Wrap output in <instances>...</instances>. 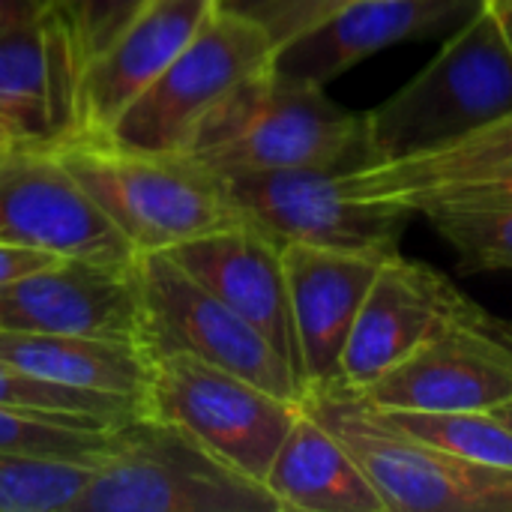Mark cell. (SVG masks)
I'll use <instances>...</instances> for the list:
<instances>
[{
	"mask_svg": "<svg viewBox=\"0 0 512 512\" xmlns=\"http://www.w3.org/2000/svg\"><path fill=\"white\" fill-rule=\"evenodd\" d=\"M0 357L51 384L123 396L147 411L153 357L135 342L0 330Z\"/></svg>",
	"mask_w": 512,
	"mask_h": 512,
	"instance_id": "obj_20",
	"label": "cell"
},
{
	"mask_svg": "<svg viewBox=\"0 0 512 512\" xmlns=\"http://www.w3.org/2000/svg\"><path fill=\"white\" fill-rule=\"evenodd\" d=\"M387 255L312 243H285V282L303 390L339 381L342 354L360 303Z\"/></svg>",
	"mask_w": 512,
	"mask_h": 512,
	"instance_id": "obj_14",
	"label": "cell"
},
{
	"mask_svg": "<svg viewBox=\"0 0 512 512\" xmlns=\"http://www.w3.org/2000/svg\"><path fill=\"white\" fill-rule=\"evenodd\" d=\"M300 408L351 450L387 512H512V471L402 432L354 387H309Z\"/></svg>",
	"mask_w": 512,
	"mask_h": 512,
	"instance_id": "obj_5",
	"label": "cell"
},
{
	"mask_svg": "<svg viewBox=\"0 0 512 512\" xmlns=\"http://www.w3.org/2000/svg\"><path fill=\"white\" fill-rule=\"evenodd\" d=\"M495 414H498V417H501V420H504V423L512 429V396L504 402V405H501V408H495Z\"/></svg>",
	"mask_w": 512,
	"mask_h": 512,
	"instance_id": "obj_32",
	"label": "cell"
},
{
	"mask_svg": "<svg viewBox=\"0 0 512 512\" xmlns=\"http://www.w3.org/2000/svg\"><path fill=\"white\" fill-rule=\"evenodd\" d=\"M483 3H486L489 12L495 15L501 33H504V39H507V45L512 48V0H483Z\"/></svg>",
	"mask_w": 512,
	"mask_h": 512,
	"instance_id": "obj_31",
	"label": "cell"
},
{
	"mask_svg": "<svg viewBox=\"0 0 512 512\" xmlns=\"http://www.w3.org/2000/svg\"><path fill=\"white\" fill-rule=\"evenodd\" d=\"M0 330L96 336L144 348V309L135 270L54 261L0 285Z\"/></svg>",
	"mask_w": 512,
	"mask_h": 512,
	"instance_id": "obj_13",
	"label": "cell"
},
{
	"mask_svg": "<svg viewBox=\"0 0 512 512\" xmlns=\"http://www.w3.org/2000/svg\"><path fill=\"white\" fill-rule=\"evenodd\" d=\"M93 465L0 453V512H72Z\"/></svg>",
	"mask_w": 512,
	"mask_h": 512,
	"instance_id": "obj_26",
	"label": "cell"
},
{
	"mask_svg": "<svg viewBox=\"0 0 512 512\" xmlns=\"http://www.w3.org/2000/svg\"><path fill=\"white\" fill-rule=\"evenodd\" d=\"M72 512H279L264 483L153 414L111 429Z\"/></svg>",
	"mask_w": 512,
	"mask_h": 512,
	"instance_id": "obj_4",
	"label": "cell"
},
{
	"mask_svg": "<svg viewBox=\"0 0 512 512\" xmlns=\"http://www.w3.org/2000/svg\"><path fill=\"white\" fill-rule=\"evenodd\" d=\"M234 213L276 243H312L390 255L417 216L402 204L360 198L345 171L291 168L225 180Z\"/></svg>",
	"mask_w": 512,
	"mask_h": 512,
	"instance_id": "obj_10",
	"label": "cell"
},
{
	"mask_svg": "<svg viewBox=\"0 0 512 512\" xmlns=\"http://www.w3.org/2000/svg\"><path fill=\"white\" fill-rule=\"evenodd\" d=\"M300 402L276 396L192 354L153 357L147 414L177 423L231 468L264 483Z\"/></svg>",
	"mask_w": 512,
	"mask_h": 512,
	"instance_id": "obj_7",
	"label": "cell"
},
{
	"mask_svg": "<svg viewBox=\"0 0 512 512\" xmlns=\"http://www.w3.org/2000/svg\"><path fill=\"white\" fill-rule=\"evenodd\" d=\"M387 423L480 465L512 471V429L495 411H384Z\"/></svg>",
	"mask_w": 512,
	"mask_h": 512,
	"instance_id": "obj_23",
	"label": "cell"
},
{
	"mask_svg": "<svg viewBox=\"0 0 512 512\" xmlns=\"http://www.w3.org/2000/svg\"><path fill=\"white\" fill-rule=\"evenodd\" d=\"M0 405L18 408V411H36L66 420H81L93 426L114 429L138 414H147L138 402L108 393H87L63 384H51L45 378H36L15 363L0 357Z\"/></svg>",
	"mask_w": 512,
	"mask_h": 512,
	"instance_id": "obj_24",
	"label": "cell"
},
{
	"mask_svg": "<svg viewBox=\"0 0 512 512\" xmlns=\"http://www.w3.org/2000/svg\"><path fill=\"white\" fill-rule=\"evenodd\" d=\"M54 261H63V258H54L48 252H36V249H27V246H15V243H3L0 240V285L18 279V276H27L33 270H42Z\"/></svg>",
	"mask_w": 512,
	"mask_h": 512,
	"instance_id": "obj_29",
	"label": "cell"
},
{
	"mask_svg": "<svg viewBox=\"0 0 512 512\" xmlns=\"http://www.w3.org/2000/svg\"><path fill=\"white\" fill-rule=\"evenodd\" d=\"M135 279L144 309V348L150 357L174 351L192 354L276 396L300 402V378L273 342L201 288L165 252L144 255L135 267Z\"/></svg>",
	"mask_w": 512,
	"mask_h": 512,
	"instance_id": "obj_9",
	"label": "cell"
},
{
	"mask_svg": "<svg viewBox=\"0 0 512 512\" xmlns=\"http://www.w3.org/2000/svg\"><path fill=\"white\" fill-rule=\"evenodd\" d=\"M51 150L141 258L240 222L225 180L189 153L126 147L105 135H66Z\"/></svg>",
	"mask_w": 512,
	"mask_h": 512,
	"instance_id": "obj_2",
	"label": "cell"
},
{
	"mask_svg": "<svg viewBox=\"0 0 512 512\" xmlns=\"http://www.w3.org/2000/svg\"><path fill=\"white\" fill-rule=\"evenodd\" d=\"M510 111L512 48L483 3L405 87L366 111L369 150L375 165L426 156Z\"/></svg>",
	"mask_w": 512,
	"mask_h": 512,
	"instance_id": "obj_3",
	"label": "cell"
},
{
	"mask_svg": "<svg viewBox=\"0 0 512 512\" xmlns=\"http://www.w3.org/2000/svg\"><path fill=\"white\" fill-rule=\"evenodd\" d=\"M108 435L105 426L0 405V453L93 465L108 447Z\"/></svg>",
	"mask_w": 512,
	"mask_h": 512,
	"instance_id": "obj_25",
	"label": "cell"
},
{
	"mask_svg": "<svg viewBox=\"0 0 512 512\" xmlns=\"http://www.w3.org/2000/svg\"><path fill=\"white\" fill-rule=\"evenodd\" d=\"M360 393L384 411H495L512 396V321L465 297Z\"/></svg>",
	"mask_w": 512,
	"mask_h": 512,
	"instance_id": "obj_8",
	"label": "cell"
},
{
	"mask_svg": "<svg viewBox=\"0 0 512 512\" xmlns=\"http://www.w3.org/2000/svg\"><path fill=\"white\" fill-rule=\"evenodd\" d=\"M504 159H512V111L444 150L402 162H381L360 171H345V183L360 198L405 207L417 195L459 186L480 174L483 168Z\"/></svg>",
	"mask_w": 512,
	"mask_h": 512,
	"instance_id": "obj_21",
	"label": "cell"
},
{
	"mask_svg": "<svg viewBox=\"0 0 512 512\" xmlns=\"http://www.w3.org/2000/svg\"><path fill=\"white\" fill-rule=\"evenodd\" d=\"M264 489L279 512H387L351 450L303 408L264 474Z\"/></svg>",
	"mask_w": 512,
	"mask_h": 512,
	"instance_id": "obj_19",
	"label": "cell"
},
{
	"mask_svg": "<svg viewBox=\"0 0 512 512\" xmlns=\"http://www.w3.org/2000/svg\"><path fill=\"white\" fill-rule=\"evenodd\" d=\"M480 6L483 0H348L309 30L282 42L273 51L270 69L327 87L384 48L450 36Z\"/></svg>",
	"mask_w": 512,
	"mask_h": 512,
	"instance_id": "obj_12",
	"label": "cell"
},
{
	"mask_svg": "<svg viewBox=\"0 0 512 512\" xmlns=\"http://www.w3.org/2000/svg\"><path fill=\"white\" fill-rule=\"evenodd\" d=\"M423 213L468 270H512V186L471 183L405 204Z\"/></svg>",
	"mask_w": 512,
	"mask_h": 512,
	"instance_id": "obj_22",
	"label": "cell"
},
{
	"mask_svg": "<svg viewBox=\"0 0 512 512\" xmlns=\"http://www.w3.org/2000/svg\"><path fill=\"white\" fill-rule=\"evenodd\" d=\"M273 51L276 45L261 27L216 9L105 138L141 150L183 153L195 126L231 90L270 69Z\"/></svg>",
	"mask_w": 512,
	"mask_h": 512,
	"instance_id": "obj_6",
	"label": "cell"
},
{
	"mask_svg": "<svg viewBox=\"0 0 512 512\" xmlns=\"http://www.w3.org/2000/svg\"><path fill=\"white\" fill-rule=\"evenodd\" d=\"M465 294L432 264L390 252L354 321L348 336L339 384L366 390L405 354H411L459 303Z\"/></svg>",
	"mask_w": 512,
	"mask_h": 512,
	"instance_id": "obj_16",
	"label": "cell"
},
{
	"mask_svg": "<svg viewBox=\"0 0 512 512\" xmlns=\"http://www.w3.org/2000/svg\"><path fill=\"white\" fill-rule=\"evenodd\" d=\"M78 66L57 15L0 30V123L24 144H54L75 132Z\"/></svg>",
	"mask_w": 512,
	"mask_h": 512,
	"instance_id": "obj_18",
	"label": "cell"
},
{
	"mask_svg": "<svg viewBox=\"0 0 512 512\" xmlns=\"http://www.w3.org/2000/svg\"><path fill=\"white\" fill-rule=\"evenodd\" d=\"M216 9L219 0H147L81 69L72 135H108Z\"/></svg>",
	"mask_w": 512,
	"mask_h": 512,
	"instance_id": "obj_15",
	"label": "cell"
},
{
	"mask_svg": "<svg viewBox=\"0 0 512 512\" xmlns=\"http://www.w3.org/2000/svg\"><path fill=\"white\" fill-rule=\"evenodd\" d=\"M0 153H3V150H0Z\"/></svg>",
	"mask_w": 512,
	"mask_h": 512,
	"instance_id": "obj_35",
	"label": "cell"
},
{
	"mask_svg": "<svg viewBox=\"0 0 512 512\" xmlns=\"http://www.w3.org/2000/svg\"><path fill=\"white\" fill-rule=\"evenodd\" d=\"M144 3L147 0H51L48 9L66 33L78 75Z\"/></svg>",
	"mask_w": 512,
	"mask_h": 512,
	"instance_id": "obj_27",
	"label": "cell"
},
{
	"mask_svg": "<svg viewBox=\"0 0 512 512\" xmlns=\"http://www.w3.org/2000/svg\"><path fill=\"white\" fill-rule=\"evenodd\" d=\"M39 3H42V6H51V0H39Z\"/></svg>",
	"mask_w": 512,
	"mask_h": 512,
	"instance_id": "obj_34",
	"label": "cell"
},
{
	"mask_svg": "<svg viewBox=\"0 0 512 512\" xmlns=\"http://www.w3.org/2000/svg\"><path fill=\"white\" fill-rule=\"evenodd\" d=\"M15 144V138H12V132L0 123V150H6V147H12Z\"/></svg>",
	"mask_w": 512,
	"mask_h": 512,
	"instance_id": "obj_33",
	"label": "cell"
},
{
	"mask_svg": "<svg viewBox=\"0 0 512 512\" xmlns=\"http://www.w3.org/2000/svg\"><path fill=\"white\" fill-rule=\"evenodd\" d=\"M45 6L39 0H0V30H9L21 21H30Z\"/></svg>",
	"mask_w": 512,
	"mask_h": 512,
	"instance_id": "obj_30",
	"label": "cell"
},
{
	"mask_svg": "<svg viewBox=\"0 0 512 512\" xmlns=\"http://www.w3.org/2000/svg\"><path fill=\"white\" fill-rule=\"evenodd\" d=\"M0 240L123 273L141 261L51 144L15 141L0 153Z\"/></svg>",
	"mask_w": 512,
	"mask_h": 512,
	"instance_id": "obj_11",
	"label": "cell"
},
{
	"mask_svg": "<svg viewBox=\"0 0 512 512\" xmlns=\"http://www.w3.org/2000/svg\"><path fill=\"white\" fill-rule=\"evenodd\" d=\"M348 0H219V9L261 27L279 48Z\"/></svg>",
	"mask_w": 512,
	"mask_h": 512,
	"instance_id": "obj_28",
	"label": "cell"
},
{
	"mask_svg": "<svg viewBox=\"0 0 512 512\" xmlns=\"http://www.w3.org/2000/svg\"><path fill=\"white\" fill-rule=\"evenodd\" d=\"M165 255L177 261L201 288L243 315L258 333H264L297 372L282 243L240 219L234 225L186 240Z\"/></svg>",
	"mask_w": 512,
	"mask_h": 512,
	"instance_id": "obj_17",
	"label": "cell"
},
{
	"mask_svg": "<svg viewBox=\"0 0 512 512\" xmlns=\"http://www.w3.org/2000/svg\"><path fill=\"white\" fill-rule=\"evenodd\" d=\"M183 153L222 180L291 168L360 171L375 165L366 114L342 108L318 84L273 69L231 90L195 126Z\"/></svg>",
	"mask_w": 512,
	"mask_h": 512,
	"instance_id": "obj_1",
	"label": "cell"
}]
</instances>
